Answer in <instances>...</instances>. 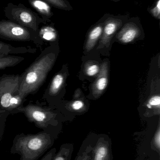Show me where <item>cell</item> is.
I'll use <instances>...</instances> for the list:
<instances>
[{"label": "cell", "instance_id": "6da1fadb", "mask_svg": "<svg viewBox=\"0 0 160 160\" xmlns=\"http://www.w3.org/2000/svg\"><path fill=\"white\" fill-rule=\"evenodd\" d=\"M55 47L51 44L42 50L35 61L22 74L23 78L19 88L22 98L26 99L29 95L37 93L45 82L57 59L58 52Z\"/></svg>", "mask_w": 160, "mask_h": 160}, {"label": "cell", "instance_id": "7a4b0ae2", "mask_svg": "<svg viewBox=\"0 0 160 160\" xmlns=\"http://www.w3.org/2000/svg\"><path fill=\"white\" fill-rule=\"evenodd\" d=\"M56 127H50L36 134H17L13 140L10 153L20 155L19 160H38L57 139L59 132Z\"/></svg>", "mask_w": 160, "mask_h": 160}, {"label": "cell", "instance_id": "3957f363", "mask_svg": "<svg viewBox=\"0 0 160 160\" xmlns=\"http://www.w3.org/2000/svg\"><path fill=\"white\" fill-rule=\"evenodd\" d=\"M22 78V74H4L0 78V109L10 114H16L17 109L27 100L22 98L19 95Z\"/></svg>", "mask_w": 160, "mask_h": 160}, {"label": "cell", "instance_id": "277c9868", "mask_svg": "<svg viewBox=\"0 0 160 160\" xmlns=\"http://www.w3.org/2000/svg\"><path fill=\"white\" fill-rule=\"evenodd\" d=\"M52 108L45 106V103L37 101L35 103L30 102L27 105L20 106L16 111V114L23 113L28 121L34 124L36 127L45 130L50 127H56L55 114Z\"/></svg>", "mask_w": 160, "mask_h": 160}, {"label": "cell", "instance_id": "5b68a950", "mask_svg": "<svg viewBox=\"0 0 160 160\" xmlns=\"http://www.w3.org/2000/svg\"><path fill=\"white\" fill-rule=\"evenodd\" d=\"M0 38L7 40L31 41L39 48L43 43L39 34L30 28L9 21H0Z\"/></svg>", "mask_w": 160, "mask_h": 160}, {"label": "cell", "instance_id": "8992f818", "mask_svg": "<svg viewBox=\"0 0 160 160\" xmlns=\"http://www.w3.org/2000/svg\"><path fill=\"white\" fill-rule=\"evenodd\" d=\"M129 18H130L129 15H114L109 14L104 22L98 49L109 47L119 29Z\"/></svg>", "mask_w": 160, "mask_h": 160}, {"label": "cell", "instance_id": "52a82bcc", "mask_svg": "<svg viewBox=\"0 0 160 160\" xmlns=\"http://www.w3.org/2000/svg\"><path fill=\"white\" fill-rule=\"evenodd\" d=\"M141 20L138 17L129 18L116 35V40L128 44L140 38L143 34Z\"/></svg>", "mask_w": 160, "mask_h": 160}, {"label": "cell", "instance_id": "ba28073f", "mask_svg": "<svg viewBox=\"0 0 160 160\" xmlns=\"http://www.w3.org/2000/svg\"><path fill=\"white\" fill-rule=\"evenodd\" d=\"M9 14L17 23L32 29L39 34V26L40 21L37 20L34 14L28 8L22 7L13 8Z\"/></svg>", "mask_w": 160, "mask_h": 160}, {"label": "cell", "instance_id": "9c48e42d", "mask_svg": "<svg viewBox=\"0 0 160 160\" xmlns=\"http://www.w3.org/2000/svg\"><path fill=\"white\" fill-rule=\"evenodd\" d=\"M112 142L109 136H97L90 160H113Z\"/></svg>", "mask_w": 160, "mask_h": 160}, {"label": "cell", "instance_id": "30bf717a", "mask_svg": "<svg viewBox=\"0 0 160 160\" xmlns=\"http://www.w3.org/2000/svg\"><path fill=\"white\" fill-rule=\"evenodd\" d=\"M65 77V75L63 72H58L54 75L43 94L42 99L46 101L51 108H52L55 100L64 87Z\"/></svg>", "mask_w": 160, "mask_h": 160}, {"label": "cell", "instance_id": "8fae6325", "mask_svg": "<svg viewBox=\"0 0 160 160\" xmlns=\"http://www.w3.org/2000/svg\"><path fill=\"white\" fill-rule=\"evenodd\" d=\"M109 14H104L89 30L85 45V49L87 52L93 49L99 39H100L103 31L104 22Z\"/></svg>", "mask_w": 160, "mask_h": 160}, {"label": "cell", "instance_id": "7c38bea8", "mask_svg": "<svg viewBox=\"0 0 160 160\" xmlns=\"http://www.w3.org/2000/svg\"><path fill=\"white\" fill-rule=\"evenodd\" d=\"M109 69L107 62L101 64L97 78L93 84L92 93L95 98H97L103 93L108 85Z\"/></svg>", "mask_w": 160, "mask_h": 160}, {"label": "cell", "instance_id": "4fadbf2b", "mask_svg": "<svg viewBox=\"0 0 160 160\" xmlns=\"http://www.w3.org/2000/svg\"><path fill=\"white\" fill-rule=\"evenodd\" d=\"M36 52V49L30 47H15L0 41V57L7 56L10 54H34Z\"/></svg>", "mask_w": 160, "mask_h": 160}, {"label": "cell", "instance_id": "5bb4252c", "mask_svg": "<svg viewBox=\"0 0 160 160\" xmlns=\"http://www.w3.org/2000/svg\"><path fill=\"white\" fill-rule=\"evenodd\" d=\"M96 137L88 136L83 142L74 160H90L92 149Z\"/></svg>", "mask_w": 160, "mask_h": 160}, {"label": "cell", "instance_id": "9a60e30c", "mask_svg": "<svg viewBox=\"0 0 160 160\" xmlns=\"http://www.w3.org/2000/svg\"><path fill=\"white\" fill-rule=\"evenodd\" d=\"M74 151L72 143H65L61 146L59 151L56 153L52 160H71Z\"/></svg>", "mask_w": 160, "mask_h": 160}, {"label": "cell", "instance_id": "2e32d148", "mask_svg": "<svg viewBox=\"0 0 160 160\" xmlns=\"http://www.w3.org/2000/svg\"><path fill=\"white\" fill-rule=\"evenodd\" d=\"M30 4L41 15L50 18L53 15L49 4L43 0H29Z\"/></svg>", "mask_w": 160, "mask_h": 160}, {"label": "cell", "instance_id": "e0dca14e", "mask_svg": "<svg viewBox=\"0 0 160 160\" xmlns=\"http://www.w3.org/2000/svg\"><path fill=\"white\" fill-rule=\"evenodd\" d=\"M24 59V57L14 55H8L0 57V70L16 66L22 62Z\"/></svg>", "mask_w": 160, "mask_h": 160}, {"label": "cell", "instance_id": "ac0fdd59", "mask_svg": "<svg viewBox=\"0 0 160 160\" xmlns=\"http://www.w3.org/2000/svg\"><path fill=\"white\" fill-rule=\"evenodd\" d=\"M52 6L66 11L73 10V8L67 0H43Z\"/></svg>", "mask_w": 160, "mask_h": 160}, {"label": "cell", "instance_id": "d6986e66", "mask_svg": "<svg viewBox=\"0 0 160 160\" xmlns=\"http://www.w3.org/2000/svg\"><path fill=\"white\" fill-rule=\"evenodd\" d=\"M151 148L153 151L157 153L160 156V122L158 124L157 130L154 133L151 142Z\"/></svg>", "mask_w": 160, "mask_h": 160}, {"label": "cell", "instance_id": "ffe728a7", "mask_svg": "<svg viewBox=\"0 0 160 160\" xmlns=\"http://www.w3.org/2000/svg\"><path fill=\"white\" fill-rule=\"evenodd\" d=\"M42 34H39V37L43 39L50 41H55L57 38V34L54 29L50 27H47L43 30Z\"/></svg>", "mask_w": 160, "mask_h": 160}, {"label": "cell", "instance_id": "44dd1931", "mask_svg": "<svg viewBox=\"0 0 160 160\" xmlns=\"http://www.w3.org/2000/svg\"><path fill=\"white\" fill-rule=\"evenodd\" d=\"M100 68L98 65L93 62L86 63L85 66V72L89 77H94L98 74Z\"/></svg>", "mask_w": 160, "mask_h": 160}, {"label": "cell", "instance_id": "7402d4cb", "mask_svg": "<svg viewBox=\"0 0 160 160\" xmlns=\"http://www.w3.org/2000/svg\"><path fill=\"white\" fill-rule=\"evenodd\" d=\"M10 113L8 112L0 109V142L4 133L6 122Z\"/></svg>", "mask_w": 160, "mask_h": 160}, {"label": "cell", "instance_id": "603a6c76", "mask_svg": "<svg viewBox=\"0 0 160 160\" xmlns=\"http://www.w3.org/2000/svg\"><path fill=\"white\" fill-rule=\"evenodd\" d=\"M147 11L155 18L160 20V0H156L154 5L147 8Z\"/></svg>", "mask_w": 160, "mask_h": 160}, {"label": "cell", "instance_id": "cb8c5ba5", "mask_svg": "<svg viewBox=\"0 0 160 160\" xmlns=\"http://www.w3.org/2000/svg\"><path fill=\"white\" fill-rule=\"evenodd\" d=\"M147 106L149 109H157L160 111V98L159 95H154L148 100Z\"/></svg>", "mask_w": 160, "mask_h": 160}, {"label": "cell", "instance_id": "d4e9b609", "mask_svg": "<svg viewBox=\"0 0 160 160\" xmlns=\"http://www.w3.org/2000/svg\"><path fill=\"white\" fill-rule=\"evenodd\" d=\"M84 103L81 100H76L70 103V107L74 111H80L84 107Z\"/></svg>", "mask_w": 160, "mask_h": 160}, {"label": "cell", "instance_id": "484cf974", "mask_svg": "<svg viewBox=\"0 0 160 160\" xmlns=\"http://www.w3.org/2000/svg\"><path fill=\"white\" fill-rule=\"evenodd\" d=\"M56 153V149L55 148H52L46 155L42 157L39 160H52Z\"/></svg>", "mask_w": 160, "mask_h": 160}, {"label": "cell", "instance_id": "4316f807", "mask_svg": "<svg viewBox=\"0 0 160 160\" xmlns=\"http://www.w3.org/2000/svg\"><path fill=\"white\" fill-rule=\"evenodd\" d=\"M111 1H113L114 2H118L120 1V0H111Z\"/></svg>", "mask_w": 160, "mask_h": 160}]
</instances>
